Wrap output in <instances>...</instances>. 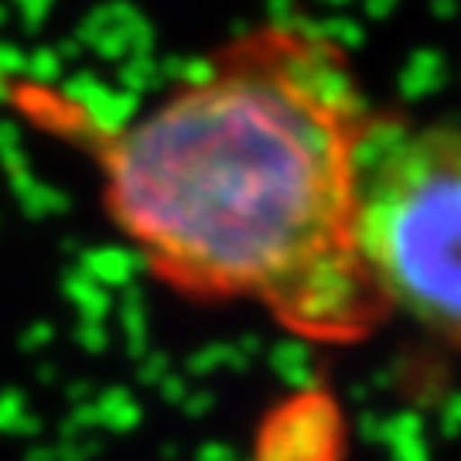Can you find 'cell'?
Instances as JSON below:
<instances>
[{"mask_svg": "<svg viewBox=\"0 0 461 461\" xmlns=\"http://www.w3.org/2000/svg\"><path fill=\"white\" fill-rule=\"evenodd\" d=\"M11 99L83 150L106 219L161 287L253 304L314 346H356L386 325L352 226L376 106L325 32L247 28L120 120L41 83H17Z\"/></svg>", "mask_w": 461, "mask_h": 461, "instance_id": "cell-1", "label": "cell"}, {"mask_svg": "<svg viewBox=\"0 0 461 461\" xmlns=\"http://www.w3.org/2000/svg\"><path fill=\"white\" fill-rule=\"evenodd\" d=\"M352 209L356 247L386 312L461 348V123L376 110Z\"/></svg>", "mask_w": 461, "mask_h": 461, "instance_id": "cell-2", "label": "cell"}, {"mask_svg": "<svg viewBox=\"0 0 461 461\" xmlns=\"http://www.w3.org/2000/svg\"><path fill=\"white\" fill-rule=\"evenodd\" d=\"M346 420L321 390L287 396L264 417L253 438V461H342Z\"/></svg>", "mask_w": 461, "mask_h": 461, "instance_id": "cell-3", "label": "cell"}]
</instances>
